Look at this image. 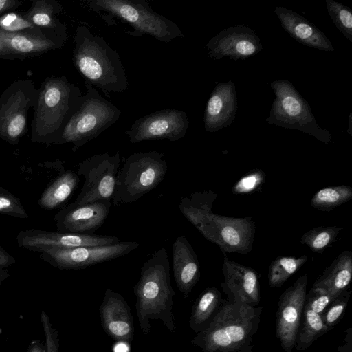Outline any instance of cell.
<instances>
[{"instance_id":"cell-1","label":"cell","mask_w":352,"mask_h":352,"mask_svg":"<svg viewBox=\"0 0 352 352\" xmlns=\"http://www.w3.org/2000/svg\"><path fill=\"white\" fill-rule=\"evenodd\" d=\"M217 193L203 190L184 196L179 209L184 217L223 253L247 254L252 251L256 226L252 217H231L212 210Z\"/></svg>"},{"instance_id":"cell-2","label":"cell","mask_w":352,"mask_h":352,"mask_svg":"<svg viewBox=\"0 0 352 352\" xmlns=\"http://www.w3.org/2000/svg\"><path fill=\"white\" fill-rule=\"evenodd\" d=\"M262 307L227 296L208 327L191 342L202 352H253L252 342L259 328Z\"/></svg>"},{"instance_id":"cell-3","label":"cell","mask_w":352,"mask_h":352,"mask_svg":"<svg viewBox=\"0 0 352 352\" xmlns=\"http://www.w3.org/2000/svg\"><path fill=\"white\" fill-rule=\"evenodd\" d=\"M72 61L85 82L104 94L124 93L129 81L118 52L85 25L76 28Z\"/></svg>"},{"instance_id":"cell-4","label":"cell","mask_w":352,"mask_h":352,"mask_svg":"<svg viewBox=\"0 0 352 352\" xmlns=\"http://www.w3.org/2000/svg\"><path fill=\"white\" fill-rule=\"evenodd\" d=\"M140 327L145 334L151 327L149 320H160L171 332L175 331L173 314L175 292L170 283L167 250L155 251L143 264L140 279L133 287Z\"/></svg>"},{"instance_id":"cell-5","label":"cell","mask_w":352,"mask_h":352,"mask_svg":"<svg viewBox=\"0 0 352 352\" xmlns=\"http://www.w3.org/2000/svg\"><path fill=\"white\" fill-rule=\"evenodd\" d=\"M82 94L65 76H49L38 89V98L31 122V141L56 144L78 108Z\"/></svg>"},{"instance_id":"cell-6","label":"cell","mask_w":352,"mask_h":352,"mask_svg":"<svg viewBox=\"0 0 352 352\" xmlns=\"http://www.w3.org/2000/svg\"><path fill=\"white\" fill-rule=\"evenodd\" d=\"M88 9L103 22L116 25L122 22L131 30L125 32L133 36L148 34L156 40L168 43L176 38H183V32L173 21L157 13L146 0H85Z\"/></svg>"},{"instance_id":"cell-7","label":"cell","mask_w":352,"mask_h":352,"mask_svg":"<svg viewBox=\"0 0 352 352\" xmlns=\"http://www.w3.org/2000/svg\"><path fill=\"white\" fill-rule=\"evenodd\" d=\"M85 86L78 108L56 142L72 144L74 152L114 124L122 113L91 85L85 82Z\"/></svg>"},{"instance_id":"cell-8","label":"cell","mask_w":352,"mask_h":352,"mask_svg":"<svg viewBox=\"0 0 352 352\" xmlns=\"http://www.w3.org/2000/svg\"><path fill=\"white\" fill-rule=\"evenodd\" d=\"M164 156L157 151L130 155L117 174L112 197L113 206L136 201L155 188L168 171Z\"/></svg>"},{"instance_id":"cell-9","label":"cell","mask_w":352,"mask_h":352,"mask_svg":"<svg viewBox=\"0 0 352 352\" xmlns=\"http://www.w3.org/2000/svg\"><path fill=\"white\" fill-rule=\"evenodd\" d=\"M270 87L275 98L265 120L267 122L300 131L327 144L332 142L330 132L318 124L309 103L291 82L277 80L272 82Z\"/></svg>"},{"instance_id":"cell-10","label":"cell","mask_w":352,"mask_h":352,"mask_svg":"<svg viewBox=\"0 0 352 352\" xmlns=\"http://www.w3.org/2000/svg\"><path fill=\"white\" fill-rule=\"evenodd\" d=\"M38 98V89L30 79L13 82L0 96V138L16 145L28 131V118Z\"/></svg>"},{"instance_id":"cell-11","label":"cell","mask_w":352,"mask_h":352,"mask_svg":"<svg viewBox=\"0 0 352 352\" xmlns=\"http://www.w3.org/2000/svg\"><path fill=\"white\" fill-rule=\"evenodd\" d=\"M140 244L135 241H120L107 245L58 248L41 246L34 252L40 258L60 270H79L124 256Z\"/></svg>"},{"instance_id":"cell-12","label":"cell","mask_w":352,"mask_h":352,"mask_svg":"<svg viewBox=\"0 0 352 352\" xmlns=\"http://www.w3.org/2000/svg\"><path fill=\"white\" fill-rule=\"evenodd\" d=\"M120 164V153L96 154L78 164V174L85 178L80 192L73 205L101 200L112 201L116 177Z\"/></svg>"},{"instance_id":"cell-13","label":"cell","mask_w":352,"mask_h":352,"mask_svg":"<svg viewBox=\"0 0 352 352\" xmlns=\"http://www.w3.org/2000/svg\"><path fill=\"white\" fill-rule=\"evenodd\" d=\"M189 126L186 113L175 109H164L144 116L125 131L131 143L143 141L183 138Z\"/></svg>"},{"instance_id":"cell-14","label":"cell","mask_w":352,"mask_h":352,"mask_svg":"<svg viewBox=\"0 0 352 352\" xmlns=\"http://www.w3.org/2000/svg\"><path fill=\"white\" fill-rule=\"evenodd\" d=\"M308 275L300 276L280 296L276 311L275 333L285 352L295 346L307 296Z\"/></svg>"},{"instance_id":"cell-15","label":"cell","mask_w":352,"mask_h":352,"mask_svg":"<svg viewBox=\"0 0 352 352\" xmlns=\"http://www.w3.org/2000/svg\"><path fill=\"white\" fill-rule=\"evenodd\" d=\"M205 49L208 56L214 60L228 56L238 60L256 55L263 47L254 29L239 25L221 30L207 42Z\"/></svg>"},{"instance_id":"cell-16","label":"cell","mask_w":352,"mask_h":352,"mask_svg":"<svg viewBox=\"0 0 352 352\" xmlns=\"http://www.w3.org/2000/svg\"><path fill=\"white\" fill-rule=\"evenodd\" d=\"M120 239L110 235L80 234L28 229L21 231L16 236L19 248L34 251L41 246L76 248L99 246L119 243Z\"/></svg>"},{"instance_id":"cell-17","label":"cell","mask_w":352,"mask_h":352,"mask_svg":"<svg viewBox=\"0 0 352 352\" xmlns=\"http://www.w3.org/2000/svg\"><path fill=\"white\" fill-rule=\"evenodd\" d=\"M111 201L101 200L82 205L72 204L57 212L54 220L57 231L94 234L107 219Z\"/></svg>"},{"instance_id":"cell-18","label":"cell","mask_w":352,"mask_h":352,"mask_svg":"<svg viewBox=\"0 0 352 352\" xmlns=\"http://www.w3.org/2000/svg\"><path fill=\"white\" fill-rule=\"evenodd\" d=\"M0 37L16 59L37 56L61 49L67 40V36L41 28L17 33L0 30Z\"/></svg>"},{"instance_id":"cell-19","label":"cell","mask_w":352,"mask_h":352,"mask_svg":"<svg viewBox=\"0 0 352 352\" xmlns=\"http://www.w3.org/2000/svg\"><path fill=\"white\" fill-rule=\"evenodd\" d=\"M101 325L118 342L131 343L134 335L131 309L119 293L107 288L100 307Z\"/></svg>"},{"instance_id":"cell-20","label":"cell","mask_w":352,"mask_h":352,"mask_svg":"<svg viewBox=\"0 0 352 352\" xmlns=\"http://www.w3.org/2000/svg\"><path fill=\"white\" fill-rule=\"evenodd\" d=\"M222 271L225 281L221 288L227 296L237 298L251 306L261 300L259 276L256 271L230 260L223 253Z\"/></svg>"},{"instance_id":"cell-21","label":"cell","mask_w":352,"mask_h":352,"mask_svg":"<svg viewBox=\"0 0 352 352\" xmlns=\"http://www.w3.org/2000/svg\"><path fill=\"white\" fill-rule=\"evenodd\" d=\"M236 87L232 80L219 82L208 100L204 116L205 130L214 133L231 125L238 107Z\"/></svg>"},{"instance_id":"cell-22","label":"cell","mask_w":352,"mask_h":352,"mask_svg":"<svg viewBox=\"0 0 352 352\" xmlns=\"http://www.w3.org/2000/svg\"><path fill=\"white\" fill-rule=\"evenodd\" d=\"M274 13L283 29L300 43L323 51L334 50L325 34L302 16L282 6H276Z\"/></svg>"},{"instance_id":"cell-23","label":"cell","mask_w":352,"mask_h":352,"mask_svg":"<svg viewBox=\"0 0 352 352\" xmlns=\"http://www.w3.org/2000/svg\"><path fill=\"white\" fill-rule=\"evenodd\" d=\"M172 263L176 286L186 297L199 279L200 265L194 249L183 235L177 236L172 245Z\"/></svg>"},{"instance_id":"cell-24","label":"cell","mask_w":352,"mask_h":352,"mask_svg":"<svg viewBox=\"0 0 352 352\" xmlns=\"http://www.w3.org/2000/svg\"><path fill=\"white\" fill-rule=\"evenodd\" d=\"M352 278V252H341L316 280L314 288H320L336 298L347 291Z\"/></svg>"},{"instance_id":"cell-25","label":"cell","mask_w":352,"mask_h":352,"mask_svg":"<svg viewBox=\"0 0 352 352\" xmlns=\"http://www.w3.org/2000/svg\"><path fill=\"white\" fill-rule=\"evenodd\" d=\"M62 10V4L57 0H35L23 14L34 26L67 36V25L56 16Z\"/></svg>"},{"instance_id":"cell-26","label":"cell","mask_w":352,"mask_h":352,"mask_svg":"<svg viewBox=\"0 0 352 352\" xmlns=\"http://www.w3.org/2000/svg\"><path fill=\"white\" fill-rule=\"evenodd\" d=\"M79 180L78 174L73 170L63 171L44 190L38 204L45 210H53L63 206L75 191Z\"/></svg>"},{"instance_id":"cell-27","label":"cell","mask_w":352,"mask_h":352,"mask_svg":"<svg viewBox=\"0 0 352 352\" xmlns=\"http://www.w3.org/2000/svg\"><path fill=\"white\" fill-rule=\"evenodd\" d=\"M223 301L221 292L216 287L206 288L194 304L190 318V328L195 333L205 330Z\"/></svg>"},{"instance_id":"cell-28","label":"cell","mask_w":352,"mask_h":352,"mask_svg":"<svg viewBox=\"0 0 352 352\" xmlns=\"http://www.w3.org/2000/svg\"><path fill=\"white\" fill-rule=\"evenodd\" d=\"M329 331L321 315L313 311L305 302L294 348L298 351L305 350Z\"/></svg>"},{"instance_id":"cell-29","label":"cell","mask_w":352,"mask_h":352,"mask_svg":"<svg viewBox=\"0 0 352 352\" xmlns=\"http://www.w3.org/2000/svg\"><path fill=\"white\" fill-rule=\"evenodd\" d=\"M352 188L348 185L323 188L317 191L311 200V206L322 211H330L351 200Z\"/></svg>"},{"instance_id":"cell-30","label":"cell","mask_w":352,"mask_h":352,"mask_svg":"<svg viewBox=\"0 0 352 352\" xmlns=\"http://www.w3.org/2000/svg\"><path fill=\"white\" fill-rule=\"evenodd\" d=\"M306 255L300 257L278 256L272 261L268 272V283L272 287H280L307 261Z\"/></svg>"},{"instance_id":"cell-31","label":"cell","mask_w":352,"mask_h":352,"mask_svg":"<svg viewBox=\"0 0 352 352\" xmlns=\"http://www.w3.org/2000/svg\"><path fill=\"white\" fill-rule=\"evenodd\" d=\"M341 230L342 228L336 226L314 228L301 236L300 243L314 252L322 253L336 241Z\"/></svg>"},{"instance_id":"cell-32","label":"cell","mask_w":352,"mask_h":352,"mask_svg":"<svg viewBox=\"0 0 352 352\" xmlns=\"http://www.w3.org/2000/svg\"><path fill=\"white\" fill-rule=\"evenodd\" d=\"M329 15L338 29L352 41V12L351 9L333 0H326Z\"/></svg>"},{"instance_id":"cell-33","label":"cell","mask_w":352,"mask_h":352,"mask_svg":"<svg viewBox=\"0 0 352 352\" xmlns=\"http://www.w3.org/2000/svg\"><path fill=\"white\" fill-rule=\"evenodd\" d=\"M266 179L265 173L258 168L250 170L241 177L232 186L234 195L248 194L259 189Z\"/></svg>"},{"instance_id":"cell-34","label":"cell","mask_w":352,"mask_h":352,"mask_svg":"<svg viewBox=\"0 0 352 352\" xmlns=\"http://www.w3.org/2000/svg\"><path fill=\"white\" fill-rule=\"evenodd\" d=\"M350 294L351 292L347 290L336 298L321 314L323 322L330 330L333 328L342 318L346 309Z\"/></svg>"},{"instance_id":"cell-35","label":"cell","mask_w":352,"mask_h":352,"mask_svg":"<svg viewBox=\"0 0 352 352\" xmlns=\"http://www.w3.org/2000/svg\"><path fill=\"white\" fill-rule=\"evenodd\" d=\"M39 28L32 24L24 16L14 11L0 16V30L8 33H17Z\"/></svg>"},{"instance_id":"cell-36","label":"cell","mask_w":352,"mask_h":352,"mask_svg":"<svg viewBox=\"0 0 352 352\" xmlns=\"http://www.w3.org/2000/svg\"><path fill=\"white\" fill-rule=\"evenodd\" d=\"M0 214L21 219L29 217L20 199L1 186H0Z\"/></svg>"},{"instance_id":"cell-37","label":"cell","mask_w":352,"mask_h":352,"mask_svg":"<svg viewBox=\"0 0 352 352\" xmlns=\"http://www.w3.org/2000/svg\"><path fill=\"white\" fill-rule=\"evenodd\" d=\"M332 296L320 288L311 287L307 294L305 303L315 312L322 314L325 309L335 300Z\"/></svg>"},{"instance_id":"cell-38","label":"cell","mask_w":352,"mask_h":352,"mask_svg":"<svg viewBox=\"0 0 352 352\" xmlns=\"http://www.w3.org/2000/svg\"><path fill=\"white\" fill-rule=\"evenodd\" d=\"M41 321L45 337L47 352H58L60 346L58 332L52 327L49 316L44 311L41 314Z\"/></svg>"},{"instance_id":"cell-39","label":"cell","mask_w":352,"mask_h":352,"mask_svg":"<svg viewBox=\"0 0 352 352\" xmlns=\"http://www.w3.org/2000/svg\"><path fill=\"white\" fill-rule=\"evenodd\" d=\"M23 2L19 0H0V16L20 7Z\"/></svg>"},{"instance_id":"cell-40","label":"cell","mask_w":352,"mask_h":352,"mask_svg":"<svg viewBox=\"0 0 352 352\" xmlns=\"http://www.w3.org/2000/svg\"><path fill=\"white\" fill-rule=\"evenodd\" d=\"M15 263V258L0 245V269L8 267Z\"/></svg>"},{"instance_id":"cell-41","label":"cell","mask_w":352,"mask_h":352,"mask_svg":"<svg viewBox=\"0 0 352 352\" xmlns=\"http://www.w3.org/2000/svg\"><path fill=\"white\" fill-rule=\"evenodd\" d=\"M26 352H47V349L40 340L34 339L30 342Z\"/></svg>"},{"instance_id":"cell-42","label":"cell","mask_w":352,"mask_h":352,"mask_svg":"<svg viewBox=\"0 0 352 352\" xmlns=\"http://www.w3.org/2000/svg\"><path fill=\"white\" fill-rule=\"evenodd\" d=\"M0 58L6 60H13L16 59L8 50L4 42L0 37Z\"/></svg>"},{"instance_id":"cell-43","label":"cell","mask_w":352,"mask_h":352,"mask_svg":"<svg viewBox=\"0 0 352 352\" xmlns=\"http://www.w3.org/2000/svg\"><path fill=\"white\" fill-rule=\"evenodd\" d=\"M10 276L9 271L5 268L0 269V286Z\"/></svg>"},{"instance_id":"cell-44","label":"cell","mask_w":352,"mask_h":352,"mask_svg":"<svg viewBox=\"0 0 352 352\" xmlns=\"http://www.w3.org/2000/svg\"><path fill=\"white\" fill-rule=\"evenodd\" d=\"M349 129L347 130L348 133L351 135V113H350L349 115Z\"/></svg>"}]
</instances>
